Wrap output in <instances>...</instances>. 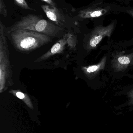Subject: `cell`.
I'll list each match as a JSON object with an SVG mask.
<instances>
[{"mask_svg": "<svg viewBox=\"0 0 133 133\" xmlns=\"http://www.w3.org/2000/svg\"><path fill=\"white\" fill-rule=\"evenodd\" d=\"M18 29L34 31L49 36L52 38H63L67 31L52 22L44 19L42 16L31 14L22 17L10 27L6 28V32Z\"/></svg>", "mask_w": 133, "mask_h": 133, "instance_id": "6da1fadb", "label": "cell"}, {"mask_svg": "<svg viewBox=\"0 0 133 133\" xmlns=\"http://www.w3.org/2000/svg\"><path fill=\"white\" fill-rule=\"evenodd\" d=\"M6 35L16 51L27 54L52 41L49 36L27 29H16Z\"/></svg>", "mask_w": 133, "mask_h": 133, "instance_id": "7a4b0ae2", "label": "cell"}, {"mask_svg": "<svg viewBox=\"0 0 133 133\" xmlns=\"http://www.w3.org/2000/svg\"><path fill=\"white\" fill-rule=\"evenodd\" d=\"M6 35V27L0 20V90L2 92L14 84L13 71Z\"/></svg>", "mask_w": 133, "mask_h": 133, "instance_id": "3957f363", "label": "cell"}, {"mask_svg": "<svg viewBox=\"0 0 133 133\" xmlns=\"http://www.w3.org/2000/svg\"><path fill=\"white\" fill-rule=\"evenodd\" d=\"M77 42V38L75 35L70 32L66 33L48 52L36 59L35 62L44 61L56 54L62 53L66 47H69L71 49H75Z\"/></svg>", "mask_w": 133, "mask_h": 133, "instance_id": "277c9868", "label": "cell"}, {"mask_svg": "<svg viewBox=\"0 0 133 133\" xmlns=\"http://www.w3.org/2000/svg\"><path fill=\"white\" fill-rule=\"evenodd\" d=\"M114 27V22L106 27L102 25L96 26L87 36L84 44L85 49L89 52L95 49L105 36L110 37Z\"/></svg>", "mask_w": 133, "mask_h": 133, "instance_id": "5b68a950", "label": "cell"}, {"mask_svg": "<svg viewBox=\"0 0 133 133\" xmlns=\"http://www.w3.org/2000/svg\"><path fill=\"white\" fill-rule=\"evenodd\" d=\"M43 10L52 22L66 30L70 29L72 27L70 18L57 6L43 5L41 6Z\"/></svg>", "mask_w": 133, "mask_h": 133, "instance_id": "8992f818", "label": "cell"}, {"mask_svg": "<svg viewBox=\"0 0 133 133\" xmlns=\"http://www.w3.org/2000/svg\"><path fill=\"white\" fill-rule=\"evenodd\" d=\"M123 53L117 52L112 56L111 65L113 69L117 72L125 70L133 61V52L128 54H124Z\"/></svg>", "mask_w": 133, "mask_h": 133, "instance_id": "52a82bcc", "label": "cell"}, {"mask_svg": "<svg viewBox=\"0 0 133 133\" xmlns=\"http://www.w3.org/2000/svg\"><path fill=\"white\" fill-rule=\"evenodd\" d=\"M108 8L98 7L93 6L81 10L78 12V17L81 19H85L98 17L108 13Z\"/></svg>", "mask_w": 133, "mask_h": 133, "instance_id": "ba28073f", "label": "cell"}, {"mask_svg": "<svg viewBox=\"0 0 133 133\" xmlns=\"http://www.w3.org/2000/svg\"><path fill=\"white\" fill-rule=\"evenodd\" d=\"M106 61L107 56H104L98 63L94 65L82 66V70L87 78L89 79H93L101 71L105 69Z\"/></svg>", "mask_w": 133, "mask_h": 133, "instance_id": "9c48e42d", "label": "cell"}, {"mask_svg": "<svg viewBox=\"0 0 133 133\" xmlns=\"http://www.w3.org/2000/svg\"><path fill=\"white\" fill-rule=\"evenodd\" d=\"M14 3L15 5L17 6H18L23 8L24 10H30L33 11H36V9H33L30 7L28 4L27 3V2L24 0H14Z\"/></svg>", "mask_w": 133, "mask_h": 133, "instance_id": "30bf717a", "label": "cell"}, {"mask_svg": "<svg viewBox=\"0 0 133 133\" xmlns=\"http://www.w3.org/2000/svg\"><path fill=\"white\" fill-rule=\"evenodd\" d=\"M0 14L4 17H6L8 16L6 6L3 0H0Z\"/></svg>", "mask_w": 133, "mask_h": 133, "instance_id": "8fae6325", "label": "cell"}, {"mask_svg": "<svg viewBox=\"0 0 133 133\" xmlns=\"http://www.w3.org/2000/svg\"><path fill=\"white\" fill-rule=\"evenodd\" d=\"M41 1L47 4L48 5L51 6H57V4L55 1L52 0H41Z\"/></svg>", "mask_w": 133, "mask_h": 133, "instance_id": "7c38bea8", "label": "cell"}, {"mask_svg": "<svg viewBox=\"0 0 133 133\" xmlns=\"http://www.w3.org/2000/svg\"><path fill=\"white\" fill-rule=\"evenodd\" d=\"M127 13L130 14L131 17H133V10H128L127 11Z\"/></svg>", "mask_w": 133, "mask_h": 133, "instance_id": "4fadbf2b", "label": "cell"}, {"mask_svg": "<svg viewBox=\"0 0 133 133\" xmlns=\"http://www.w3.org/2000/svg\"><path fill=\"white\" fill-rule=\"evenodd\" d=\"M130 66H133V61H132V63H131V64L130 65Z\"/></svg>", "mask_w": 133, "mask_h": 133, "instance_id": "5bb4252c", "label": "cell"}, {"mask_svg": "<svg viewBox=\"0 0 133 133\" xmlns=\"http://www.w3.org/2000/svg\"><path fill=\"white\" fill-rule=\"evenodd\" d=\"M131 95H132L131 96H133V90H132V91H131Z\"/></svg>", "mask_w": 133, "mask_h": 133, "instance_id": "9a60e30c", "label": "cell"}]
</instances>
